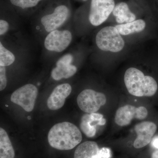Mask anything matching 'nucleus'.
I'll use <instances>...</instances> for the list:
<instances>
[{"mask_svg":"<svg viewBox=\"0 0 158 158\" xmlns=\"http://www.w3.org/2000/svg\"><path fill=\"white\" fill-rule=\"evenodd\" d=\"M72 87L69 84L58 85L53 90L47 101L48 107L52 110H58L64 106L65 99L71 93Z\"/></svg>","mask_w":158,"mask_h":158,"instance_id":"obj_12","label":"nucleus"},{"mask_svg":"<svg viewBox=\"0 0 158 158\" xmlns=\"http://www.w3.org/2000/svg\"><path fill=\"white\" fill-rule=\"evenodd\" d=\"M90 113L85 114L82 116L80 123V128L84 134L88 137L92 138L96 133V127H92L89 123Z\"/></svg>","mask_w":158,"mask_h":158,"instance_id":"obj_18","label":"nucleus"},{"mask_svg":"<svg viewBox=\"0 0 158 158\" xmlns=\"http://www.w3.org/2000/svg\"><path fill=\"white\" fill-rule=\"evenodd\" d=\"M28 119H31V117H30V116H28V117H27Z\"/></svg>","mask_w":158,"mask_h":158,"instance_id":"obj_25","label":"nucleus"},{"mask_svg":"<svg viewBox=\"0 0 158 158\" xmlns=\"http://www.w3.org/2000/svg\"><path fill=\"white\" fill-rule=\"evenodd\" d=\"M15 56L11 51L6 48L0 42V66H8L14 63Z\"/></svg>","mask_w":158,"mask_h":158,"instance_id":"obj_17","label":"nucleus"},{"mask_svg":"<svg viewBox=\"0 0 158 158\" xmlns=\"http://www.w3.org/2000/svg\"><path fill=\"white\" fill-rule=\"evenodd\" d=\"M71 32L68 30H56L48 33L44 40V47L50 52H61L70 45Z\"/></svg>","mask_w":158,"mask_h":158,"instance_id":"obj_6","label":"nucleus"},{"mask_svg":"<svg viewBox=\"0 0 158 158\" xmlns=\"http://www.w3.org/2000/svg\"><path fill=\"white\" fill-rule=\"evenodd\" d=\"M9 24L8 22L4 19L0 20V35H5L9 31Z\"/></svg>","mask_w":158,"mask_h":158,"instance_id":"obj_21","label":"nucleus"},{"mask_svg":"<svg viewBox=\"0 0 158 158\" xmlns=\"http://www.w3.org/2000/svg\"><path fill=\"white\" fill-rule=\"evenodd\" d=\"M146 23L142 19H138L132 22L115 26L119 34L122 35H128L134 33H139L145 28Z\"/></svg>","mask_w":158,"mask_h":158,"instance_id":"obj_15","label":"nucleus"},{"mask_svg":"<svg viewBox=\"0 0 158 158\" xmlns=\"http://www.w3.org/2000/svg\"><path fill=\"white\" fill-rule=\"evenodd\" d=\"M152 144L154 147L158 149V137H156L153 139Z\"/></svg>","mask_w":158,"mask_h":158,"instance_id":"obj_23","label":"nucleus"},{"mask_svg":"<svg viewBox=\"0 0 158 158\" xmlns=\"http://www.w3.org/2000/svg\"><path fill=\"white\" fill-rule=\"evenodd\" d=\"M95 42L100 49L105 52H118L124 48L125 42L115 27L108 26L96 34Z\"/></svg>","mask_w":158,"mask_h":158,"instance_id":"obj_3","label":"nucleus"},{"mask_svg":"<svg viewBox=\"0 0 158 158\" xmlns=\"http://www.w3.org/2000/svg\"><path fill=\"white\" fill-rule=\"evenodd\" d=\"M135 131L138 136L134 143L136 148L145 147L150 141L157 130L155 123L150 121H144L136 125Z\"/></svg>","mask_w":158,"mask_h":158,"instance_id":"obj_11","label":"nucleus"},{"mask_svg":"<svg viewBox=\"0 0 158 158\" xmlns=\"http://www.w3.org/2000/svg\"><path fill=\"white\" fill-rule=\"evenodd\" d=\"M82 140V134L78 128L67 122L55 125L48 134L49 144L53 148L60 150L73 149Z\"/></svg>","mask_w":158,"mask_h":158,"instance_id":"obj_1","label":"nucleus"},{"mask_svg":"<svg viewBox=\"0 0 158 158\" xmlns=\"http://www.w3.org/2000/svg\"><path fill=\"white\" fill-rule=\"evenodd\" d=\"M148 112L144 106L136 107L131 105H126L118 108L116 111L115 121L119 126H127L134 118L143 120L147 117Z\"/></svg>","mask_w":158,"mask_h":158,"instance_id":"obj_9","label":"nucleus"},{"mask_svg":"<svg viewBox=\"0 0 158 158\" xmlns=\"http://www.w3.org/2000/svg\"><path fill=\"white\" fill-rule=\"evenodd\" d=\"M99 150L96 142L85 141L77 148L75 152L74 158H95Z\"/></svg>","mask_w":158,"mask_h":158,"instance_id":"obj_13","label":"nucleus"},{"mask_svg":"<svg viewBox=\"0 0 158 158\" xmlns=\"http://www.w3.org/2000/svg\"><path fill=\"white\" fill-rule=\"evenodd\" d=\"M83 1H87V0H83Z\"/></svg>","mask_w":158,"mask_h":158,"instance_id":"obj_27","label":"nucleus"},{"mask_svg":"<svg viewBox=\"0 0 158 158\" xmlns=\"http://www.w3.org/2000/svg\"><path fill=\"white\" fill-rule=\"evenodd\" d=\"M69 10L65 5L57 6L50 14L44 15L40 19V23L43 29L49 33L58 30L68 20Z\"/></svg>","mask_w":158,"mask_h":158,"instance_id":"obj_8","label":"nucleus"},{"mask_svg":"<svg viewBox=\"0 0 158 158\" xmlns=\"http://www.w3.org/2000/svg\"><path fill=\"white\" fill-rule=\"evenodd\" d=\"M73 57L71 54H66L58 59L56 66L51 72V77L55 81L68 79L76 73L77 68L73 65Z\"/></svg>","mask_w":158,"mask_h":158,"instance_id":"obj_10","label":"nucleus"},{"mask_svg":"<svg viewBox=\"0 0 158 158\" xmlns=\"http://www.w3.org/2000/svg\"><path fill=\"white\" fill-rule=\"evenodd\" d=\"M111 157V151L107 148H102L100 149L98 155L95 158H110Z\"/></svg>","mask_w":158,"mask_h":158,"instance_id":"obj_22","label":"nucleus"},{"mask_svg":"<svg viewBox=\"0 0 158 158\" xmlns=\"http://www.w3.org/2000/svg\"><path fill=\"white\" fill-rule=\"evenodd\" d=\"M38 90L33 84H27L22 86L11 94V102L20 106L26 111L31 112L34 110Z\"/></svg>","mask_w":158,"mask_h":158,"instance_id":"obj_7","label":"nucleus"},{"mask_svg":"<svg viewBox=\"0 0 158 158\" xmlns=\"http://www.w3.org/2000/svg\"><path fill=\"white\" fill-rule=\"evenodd\" d=\"M7 80L6 76V69L5 66H0V90L2 91L7 86Z\"/></svg>","mask_w":158,"mask_h":158,"instance_id":"obj_20","label":"nucleus"},{"mask_svg":"<svg viewBox=\"0 0 158 158\" xmlns=\"http://www.w3.org/2000/svg\"><path fill=\"white\" fill-rule=\"evenodd\" d=\"M113 15L116 16V21L118 23H129L134 21L136 19V16L130 11L127 4L124 2L117 4L113 11Z\"/></svg>","mask_w":158,"mask_h":158,"instance_id":"obj_14","label":"nucleus"},{"mask_svg":"<svg viewBox=\"0 0 158 158\" xmlns=\"http://www.w3.org/2000/svg\"><path fill=\"white\" fill-rule=\"evenodd\" d=\"M115 7L114 0H91L89 14L91 24L97 27L105 22Z\"/></svg>","mask_w":158,"mask_h":158,"instance_id":"obj_5","label":"nucleus"},{"mask_svg":"<svg viewBox=\"0 0 158 158\" xmlns=\"http://www.w3.org/2000/svg\"><path fill=\"white\" fill-rule=\"evenodd\" d=\"M151 158H158V150L156 151L153 152Z\"/></svg>","mask_w":158,"mask_h":158,"instance_id":"obj_24","label":"nucleus"},{"mask_svg":"<svg viewBox=\"0 0 158 158\" xmlns=\"http://www.w3.org/2000/svg\"><path fill=\"white\" fill-rule=\"evenodd\" d=\"M12 5L22 9H29L37 6L42 0H10Z\"/></svg>","mask_w":158,"mask_h":158,"instance_id":"obj_19","label":"nucleus"},{"mask_svg":"<svg viewBox=\"0 0 158 158\" xmlns=\"http://www.w3.org/2000/svg\"><path fill=\"white\" fill-rule=\"evenodd\" d=\"M15 151L6 131L0 128V158H14Z\"/></svg>","mask_w":158,"mask_h":158,"instance_id":"obj_16","label":"nucleus"},{"mask_svg":"<svg viewBox=\"0 0 158 158\" xmlns=\"http://www.w3.org/2000/svg\"><path fill=\"white\" fill-rule=\"evenodd\" d=\"M79 108L87 113H95L106 104V98L104 94L92 89L83 90L77 98Z\"/></svg>","mask_w":158,"mask_h":158,"instance_id":"obj_4","label":"nucleus"},{"mask_svg":"<svg viewBox=\"0 0 158 158\" xmlns=\"http://www.w3.org/2000/svg\"><path fill=\"white\" fill-rule=\"evenodd\" d=\"M6 107H8V106L7 105H6Z\"/></svg>","mask_w":158,"mask_h":158,"instance_id":"obj_26","label":"nucleus"},{"mask_svg":"<svg viewBox=\"0 0 158 158\" xmlns=\"http://www.w3.org/2000/svg\"><path fill=\"white\" fill-rule=\"evenodd\" d=\"M125 85L129 93L137 97H151L155 94L157 83L152 77L145 76L138 69H128L124 74Z\"/></svg>","mask_w":158,"mask_h":158,"instance_id":"obj_2","label":"nucleus"}]
</instances>
